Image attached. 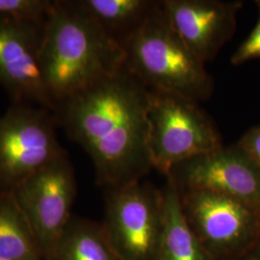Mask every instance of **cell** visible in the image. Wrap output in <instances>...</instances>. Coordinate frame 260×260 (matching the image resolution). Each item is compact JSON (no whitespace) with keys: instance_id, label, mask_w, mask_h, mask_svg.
Segmentation results:
<instances>
[{"instance_id":"1","label":"cell","mask_w":260,"mask_h":260,"mask_svg":"<svg viewBox=\"0 0 260 260\" xmlns=\"http://www.w3.org/2000/svg\"><path fill=\"white\" fill-rule=\"evenodd\" d=\"M149 104V89L125 67L58 104V123L89 154L100 185L139 182L153 169Z\"/></svg>"},{"instance_id":"15","label":"cell","mask_w":260,"mask_h":260,"mask_svg":"<svg viewBox=\"0 0 260 260\" xmlns=\"http://www.w3.org/2000/svg\"><path fill=\"white\" fill-rule=\"evenodd\" d=\"M80 5L120 43L155 9L154 0H79Z\"/></svg>"},{"instance_id":"16","label":"cell","mask_w":260,"mask_h":260,"mask_svg":"<svg viewBox=\"0 0 260 260\" xmlns=\"http://www.w3.org/2000/svg\"><path fill=\"white\" fill-rule=\"evenodd\" d=\"M52 4L51 0H0V18L43 21Z\"/></svg>"},{"instance_id":"17","label":"cell","mask_w":260,"mask_h":260,"mask_svg":"<svg viewBox=\"0 0 260 260\" xmlns=\"http://www.w3.org/2000/svg\"><path fill=\"white\" fill-rule=\"evenodd\" d=\"M258 19L251 34L242 43L232 56L231 62L234 66L241 65L251 60L260 58V0L256 1Z\"/></svg>"},{"instance_id":"18","label":"cell","mask_w":260,"mask_h":260,"mask_svg":"<svg viewBox=\"0 0 260 260\" xmlns=\"http://www.w3.org/2000/svg\"><path fill=\"white\" fill-rule=\"evenodd\" d=\"M237 143L260 165V126L247 131Z\"/></svg>"},{"instance_id":"14","label":"cell","mask_w":260,"mask_h":260,"mask_svg":"<svg viewBox=\"0 0 260 260\" xmlns=\"http://www.w3.org/2000/svg\"><path fill=\"white\" fill-rule=\"evenodd\" d=\"M54 260H122L103 224L72 217L59 242Z\"/></svg>"},{"instance_id":"3","label":"cell","mask_w":260,"mask_h":260,"mask_svg":"<svg viewBox=\"0 0 260 260\" xmlns=\"http://www.w3.org/2000/svg\"><path fill=\"white\" fill-rule=\"evenodd\" d=\"M121 46L125 69L150 91L182 95L197 103L211 96V75L178 35L163 1Z\"/></svg>"},{"instance_id":"9","label":"cell","mask_w":260,"mask_h":260,"mask_svg":"<svg viewBox=\"0 0 260 260\" xmlns=\"http://www.w3.org/2000/svg\"><path fill=\"white\" fill-rule=\"evenodd\" d=\"M166 177L181 192L205 190L229 196L260 212V165L238 143L185 160Z\"/></svg>"},{"instance_id":"12","label":"cell","mask_w":260,"mask_h":260,"mask_svg":"<svg viewBox=\"0 0 260 260\" xmlns=\"http://www.w3.org/2000/svg\"><path fill=\"white\" fill-rule=\"evenodd\" d=\"M161 192L163 223L155 260H213L186 220L181 194L175 182L167 177Z\"/></svg>"},{"instance_id":"6","label":"cell","mask_w":260,"mask_h":260,"mask_svg":"<svg viewBox=\"0 0 260 260\" xmlns=\"http://www.w3.org/2000/svg\"><path fill=\"white\" fill-rule=\"evenodd\" d=\"M186 220L213 260L249 254L260 226V212L229 196L205 190L180 191Z\"/></svg>"},{"instance_id":"10","label":"cell","mask_w":260,"mask_h":260,"mask_svg":"<svg viewBox=\"0 0 260 260\" xmlns=\"http://www.w3.org/2000/svg\"><path fill=\"white\" fill-rule=\"evenodd\" d=\"M44 22L0 18V85L14 103L37 104L56 113L40 64Z\"/></svg>"},{"instance_id":"13","label":"cell","mask_w":260,"mask_h":260,"mask_svg":"<svg viewBox=\"0 0 260 260\" xmlns=\"http://www.w3.org/2000/svg\"><path fill=\"white\" fill-rule=\"evenodd\" d=\"M0 258L45 260L26 216L11 192H0Z\"/></svg>"},{"instance_id":"2","label":"cell","mask_w":260,"mask_h":260,"mask_svg":"<svg viewBox=\"0 0 260 260\" xmlns=\"http://www.w3.org/2000/svg\"><path fill=\"white\" fill-rule=\"evenodd\" d=\"M40 64L56 106L125 67L119 41L80 5L53 1L44 22Z\"/></svg>"},{"instance_id":"7","label":"cell","mask_w":260,"mask_h":260,"mask_svg":"<svg viewBox=\"0 0 260 260\" xmlns=\"http://www.w3.org/2000/svg\"><path fill=\"white\" fill-rule=\"evenodd\" d=\"M26 216L45 260H54L72 219L76 196L75 172L67 153L22 180L10 191Z\"/></svg>"},{"instance_id":"5","label":"cell","mask_w":260,"mask_h":260,"mask_svg":"<svg viewBox=\"0 0 260 260\" xmlns=\"http://www.w3.org/2000/svg\"><path fill=\"white\" fill-rule=\"evenodd\" d=\"M54 112L14 103L0 117V192H10L26 177L65 154L57 139Z\"/></svg>"},{"instance_id":"19","label":"cell","mask_w":260,"mask_h":260,"mask_svg":"<svg viewBox=\"0 0 260 260\" xmlns=\"http://www.w3.org/2000/svg\"><path fill=\"white\" fill-rule=\"evenodd\" d=\"M249 255L251 256L252 260H260V226L257 237L255 239V242H254L251 251L249 252Z\"/></svg>"},{"instance_id":"11","label":"cell","mask_w":260,"mask_h":260,"mask_svg":"<svg viewBox=\"0 0 260 260\" xmlns=\"http://www.w3.org/2000/svg\"><path fill=\"white\" fill-rule=\"evenodd\" d=\"M178 35L204 64L233 37L242 1L163 0Z\"/></svg>"},{"instance_id":"20","label":"cell","mask_w":260,"mask_h":260,"mask_svg":"<svg viewBox=\"0 0 260 260\" xmlns=\"http://www.w3.org/2000/svg\"><path fill=\"white\" fill-rule=\"evenodd\" d=\"M224 260H252L251 256L249 254L247 255H243V256H237V257H233V258H229V259Z\"/></svg>"},{"instance_id":"21","label":"cell","mask_w":260,"mask_h":260,"mask_svg":"<svg viewBox=\"0 0 260 260\" xmlns=\"http://www.w3.org/2000/svg\"><path fill=\"white\" fill-rule=\"evenodd\" d=\"M0 260H11V259H5V258H0Z\"/></svg>"},{"instance_id":"8","label":"cell","mask_w":260,"mask_h":260,"mask_svg":"<svg viewBox=\"0 0 260 260\" xmlns=\"http://www.w3.org/2000/svg\"><path fill=\"white\" fill-rule=\"evenodd\" d=\"M162 223L161 190L141 181L107 189L103 226L121 259H156Z\"/></svg>"},{"instance_id":"4","label":"cell","mask_w":260,"mask_h":260,"mask_svg":"<svg viewBox=\"0 0 260 260\" xmlns=\"http://www.w3.org/2000/svg\"><path fill=\"white\" fill-rule=\"evenodd\" d=\"M148 118L151 164L165 177L177 164L223 145L208 114L185 96L149 90Z\"/></svg>"}]
</instances>
